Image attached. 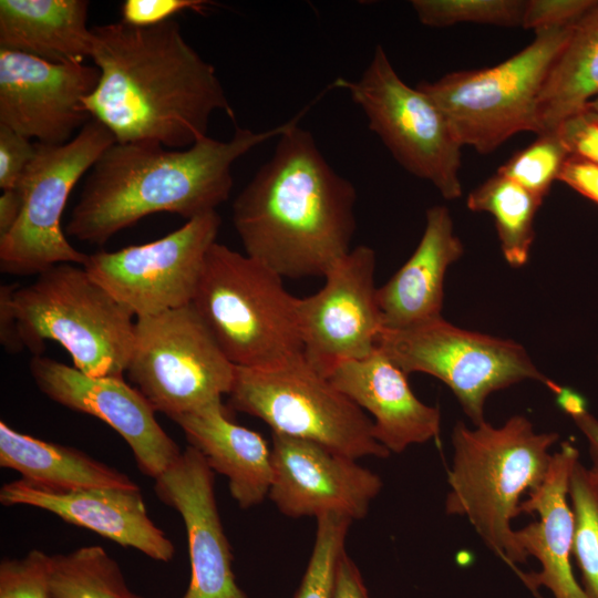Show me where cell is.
Wrapping results in <instances>:
<instances>
[{
	"label": "cell",
	"instance_id": "obj_39",
	"mask_svg": "<svg viewBox=\"0 0 598 598\" xmlns=\"http://www.w3.org/2000/svg\"><path fill=\"white\" fill-rule=\"evenodd\" d=\"M333 598H370L360 570L346 550L338 561Z\"/></svg>",
	"mask_w": 598,
	"mask_h": 598
},
{
	"label": "cell",
	"instance_id": "obj_23",
	"mask_svg": "<svg viewBox=\"0 0 598 598\" xmlns=\"http://www.w3.org/2000/svg\"><path fill=\"white\" fill-rule=\"evenodd\" d=\"M208 466L228 478L239 507L260 504L272 482L271 446L256 431L234 422L223 401L172 419Z\"/></svg>",
	"mask_w": 598,
	"mask_h": 598
},
{
	"label": "cell",
	"instance_id": "obj_3",
	"mask_svg": "<svg viewBox=\"0 0 598 598\" xmlns=\"http://www.w3.org/2000/svg\"><path fill=\"white\" fill-rule=\"evenodd\" d=\"M292 121L262 132L237 127L228 141L206 136L185 150L116 142L92 166L65 231L78 240L104 245L152 214H177L189 220L216 210L229 198L233 164L279 137Z\"/></svg>",
	"mask_w": 598,
	"mask_h": 598
},
{
	"label": "cell",
	"instance_id": "obj_7",
	"mask_svg": "<svg viewBox=\"0 0 598 598\" xmlns=\"http://www.w3.org/2000/svg\"><path fill=\"white\" fill-rule=\"evenodd\" d=\"M574 24L536 32L529 45L499 64L448 73L416 87L440 106L460 143L481 154L519 132L539 135V95Z\"/></svg>",
	"mask_w": 598,
	"mask_h": 598
},
{
	"label": "cell",
	"instance_id": "obj_30",
	"mask_svg": "<svg viewBox=\"0 0 598 598\" xmlns=\"http://www.w3.org/2000/svg\"><path fill=\"white\" fill-rule=\"evenodd\" d=\"M352 522L337 514L317 518L313 548L293 598H333L337 566Z\"/></svg>",
	"mask_w": 598,
	"mask_h": 598
},
{
	"label": "cell",
	"instance_id": "obj_24",
	"mask_svg": "<svg viewBox=\"0 0 598 598\" xmlns=\"http://www.w3.org/2000/svg\"><path fill=\"white\" fill-rule=\"evenodd\" d=\"M85 0H0V49L52 63H83L93 35Z\"/></svg>",
	"mask_w": 598,
	"mask_h": 598
},
{
	"label": "cell",
	"instance_id": "obj_40",
	"mask_svg": "<svg viewBox=\"0 0 598 598\" xmlns=\"http://www.w3.org/2000/svg\"><path fill=\"white\" fill-rule=\"evenodd\" d=\"M588 441L591 470L598 474V419L586 408L568 414Z\"/></svg>",
	"mask_w": 598,
	"mask_h": 598
},
{
	"label": "cell",
	"instance_id": "obj_5",
	"mask_svg": "<svg viewBox=\"0 0 598 598\" xmlns=\"http://www.w3.org/2000/svg\"><path fill=\"white\" fill-rule=\"evenodd\" d=\"M192 303L237 368L267 370L303 358L297 297L246 254L213 244Z\"/></svg>",
	"mask_w": 598,
	"mask_h": 598
},
{
	"label": "cell",
	"instance_id": "obj_18",
	"mask_svg": "<svg viewBox=\"0 0 598 598\" xmlns=\"http://www.w3.org/2000/svg\"><path fill=\"white\" fill-rule=\"evenodd\" d=\"M154 492L183 518L190 580L182 598H248L237 585L233 554L214 493V471L187 446L157 478Z\"/></svg>",
	"mask_w": 598,
	"mask_h": 598
},
{
	"label": "cell",
	"instance_id": "obj_16",
	"mask_svg": "<svg viewBox=\"0 0 598 598\" xmlns=\"http://www.w3.org/2000/svg\"><path fill=\"white\" fill-rule=\"evenodd\" d=\"M29 369L38 389L50 400L114 429L130 445L143 474L157 478L182 454L158 424L151 403L123 377H91L42 355H33Z\"/></svg>",
	"mask_w": 598,
	"mask_h": 598
},
{
	"label": "cell",
	"instance_id": "obj_13",
	"mask_svg": "<svg viewBox=\"0 0 598 598\" xmlns=\"http://www.w3.org/2000/svg\"><path fill=\"white\" fill-rule=\"evenodd\" d=\"M220 225L213 210L154 241L91 254L82 267L136 319L177 309L193 302Z\"/></svg>",
	"mask_w": 598,
	"mask_h": 598
},
{
	"label": "cell",
	"instance_id": "obj_38",
	"mask_svg": "<svg viewBox=\"0 0 598 598\" xmlns=\"http://www.w3.org/2000/svg\"><path fill=\"white\" fill-rule=\"evenodd\" d=\"M558 181L582 196L598 203V166L578 156L570 155L564 163Z\"/></svg>",
	"mask_w": 598,
	"mask_h": 598
},
{
	"label": "cell",
	"instance_id": "obj_33",
	"mask_svg": "<svg viewBox=\"0 0 598 598\" xmlns=\"http://www.w3.org/2000/svg\"><path fill=\"white\" fill-rule=\"evenodd\" d=\"M0 598H51L50 556L32 549L0 563Z\"/></svg>",
	"mask_w": 598,
	"mask_h": 598
},
{
	"label": "cell",
	"instance_id": "obj_22",
	"mask_svg": "<svg viewBox=\"0 0 598 598\" xmlns=\"http://www.w3.org/2000/svg\"><path fill=\"white\" fill-rule=\"evenodd\" d=\"M463 251L447 207H430L417 247L403 266L378 288L383 329L404 330L443 318L445 274Z\"/></svg>",
	"mask_w": 598,
	"mask_h": 598
},
{
	"label": "cell",
	"instance_id": "obj_21",
	"mask_svg": "<svg viewBox=\"0 0 598 598\" xmlns=\"http://www.w3.org/2000/svg\"><path fill=\"white\" fill-rule=\"evenodd\" d=\"M406 377L377 348L365 358L338 364L328 378L371 413L375 440L390 453H401L410 445L437 439L441 431L440 410L420 401Z\"/></svg>",
	"mask_w": 598,
	"mask_h": 598
},
{
	"label": "cell",
	"instance_id": "obj_25",
	"mask_svg": "<svg viewBox=\"0 0 598 598\" xmlns=\"http://www.w3.org/2000/svg\"><path fill=\"white\" fill-rule=\"evenodd\" d=\"M0 466L53 491L140 489L125 473L86 453L18 432L0 421Z\"/></svg>",
	"mask_w": 598,
	"mask_h": 598
},
{
	"label": "cell",
	"instance_id": "obj_6",
	"mask_svg": "<svg viewBox=\"0 0 598 598\" xmlns=\"http://www.w3.org/2000/svg\"><path fill=\"white\" fill-rule=\"evenodd\" d=\"M8 289L22 349L41 355L44 341L52 340L81 372L123 377L134 344V316L83 267L59 264L32 283Z\"/></svg>",
	"mask_w": 598,
	"mask_h": 598
},
{
	"label": "cell",
	"instance_id": "obj_19",
	"mask_svg": "<svg viewBox=\"0 0 598 598\" xmlns=\"http://www.w3.org/2000/svg\"><path fill=\"white\" fill-rule=\"evenodd\" d=\"M0 503L48 511L158 561L175 555L174 544L150 518L140 489L53 491L20 478L1 486Z\"/></svg>",
	"mask_w": 598,
	"mask_h": 598
},
{
	"label": "cell",
	"instance_id": "obj_35",
	"mask_svg": "<svg viewBox=\"0 0 598 598\" xmlns=\"http://www.w3.org/2000/svg\"><path fill=\"white\" fill-rule=\"evenodd\" d=\"M210 3L206 0H125L121 6V20L134 27H151L183 11L202 14Z\"/></svg>",
	"mask_w": 598,
	"mask_h": 598
},
{
	"label": "cell",
	"instance_id": "obj_36",
	"mask_svg": "<svg viewBox=\"0 0 598 598\" xmlns=\"http://www.w3.org/2000/svg\"><path fill=\"white\" fill-rule=\"evenodd\" d=\"M556 132L570 155L598 166V114L588 105L561 122Z\"/></svg>",
	"mask_w": 598,
	"mask_h": 598
},
{
	"label": "cell",
	"instance_id": "obj_11",
	"mask_svg": "<svg viewBox=\"0 0 598 598\" xmlns=\"http://www.w3.org/2000/svg\"><path fill=\"white\" fill-rule=\"evenodd\" d=\"M333 86L349 93L403 168L432 183L445 199L462 196L463 145L440 106L399 76L381 45L358 81L340 78Z\"/></svg>",
	"mask_w": 598,
	"mask_h": 598
},
{
	"label": "cell",
	"instance_id": "obj_8",
	"mask_svg": "<svg viewBox=\"0 0 598 598\" xmlns=\"http://www.w3.org/2000/svg\"><path fill=\"white\" fill-rule=\"evenodd\" d=\"M230 406L262 420L272 433L309 440L352 458H385L372 421L305 358L267 369L237 368Z\"/></svg>",
	"mask_w": 598,
	"mask_h": 598
},
{
	"label": "cell",
	"instance_id": "obj_4",
	"mask_svg": "<svg viewBox=\"0 0 598 598\" xmlns=\"http://www.w3.org/2000/svg\"><path fill=\"white\" fill-rule=\"evenodd\" d=\"M558 439L556 432L537 433L523 415L501 426L484 421L471 429L460 421L452 432L445 511L466 517L484 545L516 573L527 556L511 523L519 515L522 496L544 481Z\"/></svg>",
	"mask_w": 598,
	"mask_h": 598
},
{
	"label": "cell",
	"instance_id": "obj_17",
	"mask_svg": "<svg viewBox=\"0 0 598 598\" xmlns=\"http://www.w3.org/2000/svg\"><path fill=\"white\" fill-rule=\"evenodd\" d=\"M271 460L268 497L289 517L361 519L382 488L380 476L355 458L309 440L271 433Z\"/></svg>",
	"mask_w": 598,
	"mask_h": 598
},
{
	"label": "cell",
	"instance_id": "obj_15",
	"mask_svg": "<svg viewBox=\"0 0 598 598\" xmlns=\"http://www.w3.org/2000/svg\"><path fill=\"white\" fill-rule=\"evenodd\" d=\"M99 79L95 65L0 49V125L42 144H65L92 120L84 100Z\"/></svg>",
	"mask_w": 598,
	"mask_h": 598
},
{
	"label": "cell",
	"instance_id": "obj_41",
	"mask_svg": "<svg viewBox=\"0 0 598 598\" xmlns=\"http://www.w3.org/2000/svg\"><path fill=\"white\" fill-rule=\"evenodd\" d=\"M22 195L20 189H4L0 196V238L6 236L16 225L21 209Z\"/></svg>",
	"mask_w": 598,
	"mask_h": 598
},
{
	"label": "cell",
	"instance_id": "obj_27",
	"mask_svg": "<svg viewBox=\"0 0 598 598\" xmlns=\"http://www.w3.org/2000/svg\"><path fill=\"white\" fill-rule=\"evenodd\" d=\"M543 199L495 173L467 197V208L493 216L506 261L524 266L535 238L534 219Z\"/></svg>",
	"mask_w": 598,
	"mask_h": 598
},
{
	"label": "cell",
	"instance_id": "obj_10",
	"mask_svg": "<svg viewBox=\"0 0 598 598\" xmlns=\"http://www.w3.org/2000/svg\"><path fill=\"white\" fill-rule=\"evenodd\" d=\"M114 143L110 130L94 118L65 144L35 143L18 186L23 200L20 216L0 238L2 272L29 276L59 264H85L89 255L69 243L61 217L75 184Z\"/></svg>",
	"mask_w": 598,
	"mask_h": 598
},
{
	"label": "cell",
	"instance_id": "obj_26",
	"mask_svg": "<svg viewBox=\"0 0 598 598\" xmlns=\"http://www.w3.org/2000/svg\"><path fill=\"white\" fill-rule=\"evenodd\" d=\"M597 94L598 1L574 24L547 74L538 100L540 134L556 131Z\"/></svg>",
	"mask_w": 598,
	"mask_h": 598
},
{
	"label": "cell",
	"instance_id": "obj_28",
	"mask_svg": "<svg viewBox=\"0 0 598 598\" xmlns=\"http://www.w3.org/2000/svg\"><path fill=\"white\" fill-rule=\"evenodd\" d=\"M51 598H144L126 585L118 564L99 545L50 556Z\"/></svg>",
	"mask_w": 598,
	"mask_h": 598
},
{
	"label": "cell",
	"instance_id": "obj_9",
	"mask_svg": "<svg viewBox=\"0 0 598 598\" xmlns=\"http://www.w3.org/2000/svg\"><path fill=\"white\" fill-rule=\"evenodd\" d=\"M235 370L193 303L136 319L125 372L171 420L221 401Z\"/></svg>",
	"mask_w": 598,
	"mask_h": 598
},
{
	"label": "cell",
	"instance_id": "obj_14",
	"mask_svg": "<svg viewBox=\"0 0 598 598\" xmlns=\"http://www.w3.org/2000/svg\"><path fill=\"white\" fill-rule=\"evenodd\" d=\"M375 252L359 245L324 277L315 295L297 298L305 360L329 377L340 363L368 357L383 330L374 285Z\"/></svg>",
	"mask_w": 598,
	"mask_h": 598
},
{
	"label": "cell",
	"instance_id": "obj_31",
	"mask_svg": "<svg viewBox=\"0 0 598 598\" xmlns=\"http://www.w3.org/2000/svg\"><path fill=\"white\" fill-rule=\"evenodd\" d=\"M421 23L443 28L473 22L501 27L522 24L526 1L520 0H413Z\"/></svg>",
	"mask_w": 598,
	"mask_h": 598
},
{
	"label": "cell",
	"instance_id": "obj_42",
	"mask_svg": "<svg viewBox=\"0 0 598 598\" xmlns=\"http://www.w3.org/2000/svg\"><path fill=\"white\" fill-rule=\"evenodd\" d=\"M587 105L598 114V94Z\"/></svg>",
	"mask_w": 598,
	"mask_h": 598
},
{
	"label": "cell",
	"instance_id": "obj_1",
	"mask_svg": "<svg viewBox=\"0 0 598 598\" xmlns=\"http://www.w3.org/2000/svg\"><path fill=\"white\" fill-rule=\"evenodd\" d=\"M91 30L100 79L84 105L116 142L185 150L208 136L216 111L235 117L214 65L185 40L176 20L151 27L120 20Z\"/></svg>",
	"mask_w": 598,
	"mask_h": 598
},
{
	"label": "cell",
	"instance_id": "obj_29",
	"mask_svg": "<svg viewBox=\"0 0 598 598\" xmlns=\"http://www.w3.org/2000/svg\"><path fill=\"white\" fill-rule=\"evenodd\" d=\"M568 497L574 518L573 557L587 598H598V474L578 460L570 472Z\"/></svg>",
	"mask_w": 598,
	"mask_h": 598
},
{
	"label": "cell",
	"instance_id": "obj_12",
	"mask_svg": "<svg viewBox=\"0 0 598 598\" xmlns=\"http://www.w3.org/2000/svg\"><path fill=\"white\" fill-rule=\"evenodd\" d=\"M378 348L404 373L421 372L445 383L474 425L485 421L488 395L524 380L554 384L515 341L473 332L440 318L404 329H383Z\"/></svg>",
	"mask_w": 598,
	"mask_h": 598
},
{
	"label": "cell",
	"instance_id": "obj_2",
	"mask_svg": "<svg viewBox=\"0 0 598 598\" xmlns=\"http://www.w3.org/2000/svg\"><path fill=\"white\" fill-rule=\"evenodd\" d=\"M293 117L233 204L246 255L280 277H326L351 250L355 188Z\"/></svg>",
	"mask_w": 598,
	"mask_h": 598
},
{
	"label": "cell",
	"instance_id": "obj_34",
	"mask_svg": "<svg viewBox=\"0 0 598 598\" xmlns=\"http://www.w3.org/2000/svg\"><path fill=\"white\" fill-rule=\"evenodd\" d=\"M597 0H530L526 1L522 27L535 32L564 28L576 23Z\"/></svg>",
	"mask_w": 598,
	"mask_h": 598
},
{
	"label": "cell",
	"instance_id": "obj_20",
	"mask_svg": "<svg viewBox=\"0 0 598 598\" xmlns=\"http://www.w3.org/2000/svg\"><path fill=\"white\" fill-rule=\"evenodd\" d=\"M579 460V451L570 442L553 453L548 472L539 486L530 491L519 505V514L537 513L538 520L515 530L522 551L535 557L540 570L517 571L524 584L537 592L547 588L554 598H587L571 569L574 518L568 503L569 476Z\"/></svg>",
	"mask_w": 598,
	"mask_h": 598
},
{
	"label": "cell",
	"instance_id": "obj_37",
	"mask_svg": "<svg viewBox=\"0 0 598 598\" xmlns=\"http://www.w3.org/2000/svg\"><path fill=\"white\" fill-rule=\"evenodd\" d=\"M35 143L0 125V187L17 188L23 173L35 154Z\"/></svg>",
	"mask_w": 598,
	"mask_h": 598
},
{
	"label": "cell",
	"instance_id": "obj_32",
	"mask_svg": "<svg viewBox=\"0 0 598 598\" xmlns=\"http://www.w3.org/2000/svg\"><path fill=\"white\" fill-rule=\"evenodd\" d=\"M570 156L558 133L547 132L516 152L496 173L544 199Z\"/></svg>",
	"mask_w": 598,
	"mask_h": 598
}]
</instances>
